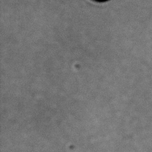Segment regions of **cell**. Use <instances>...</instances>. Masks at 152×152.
Instances as JSON below:
<instances>
[{
  "label": "cell",
  "instance_id": "1",
  "mask_svg": "<svg viewBox=\"0 0 152 152\" xmlns=\"http://www.w3.org/2000/svg\"><path fill=\"white\" fill-rule=\"evenodd\" d=\"M93 1H107V0H93Z\"/></svg>",
  "mask_w": 152,
  "mask_h": 152
}]
</instances>
